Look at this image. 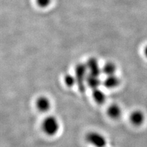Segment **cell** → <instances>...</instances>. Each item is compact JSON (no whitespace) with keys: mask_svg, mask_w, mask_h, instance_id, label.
<instances>
[{"mask_svg":"<svg viewBox=\"0 0 147 147\" xmlns=\"http://www.w3.org/2000/svg\"><path fill=\"white\" fill-rule=\"evenodd\" d=\"M105 147H106V146H105Z\"/></svg>","mask_w":147,"mask_h":147,"instance_id":"obj_15","label":"cell"},{"mask_svg":"<svg viewBox=\"0 0 147 147\" xmlns=\"http://www.w3.org/2000/svg\"><path fill=\"white\" fill-rule=\"evenodd\" d=\"M92 96L95 102L98 104H104L106 100V95L99 88L93 90Z\"/></svg>","mask_w":147,"mask_h":147,"instance_id":"obj_10","label":"cell"},{"mask_svg":"<svg viewBox=\"0 0 147 147\" xmlns=\"http://www.w3.org/2000/svg\"><path fill=\"white\" fill-rule=\"evenodd\" d=\"M86 84L90 88L94 90L98 88L101 85V81L99 77L88 74L86 77Z\"/></svg>","mask_w":147,"mask_h":147,"instance_id":"obj_9","label":"cell"},{"mask_svg":"<svg viewBox=\"0 0 147 147\" xmlns=\"http://www.w3.org/2000/svg\"><path fill=\"white\" fill-rule=\"evenodd\" d=\"M51 0H37V3H38V6L41 7H45L48 6Z\"/></svg>","mask_w":147,"mask_h":147,"instance_id":"obj_13","label":"cell"},{"mask_svg":"<svg viewBox=\"0 0 147 147\" xmlns=\"http://www.w3.org/2000/svg\"><path fill=\"white\" fill-rule=\"evenodd\" d=\"M85 139L88 144L94 147H105L107 145V140L105 137L98 132L91 131L87 133Z\"/></svg>","mask_w":147,"mask_h":147,"instance_id":"obj_2","label":"cell"},{"mask_svg":"<svg viewBox=\"0 0 147 147\" xmlns=\"http://www.w3.org/2000/svg\"><path fill=\"white\" fill-rule=\"evenodd\" d=\"M89 74L91 75L99 77L101 74V70L99 68L97 60L94 58H90L86 64Z\"/></svg>","mask_w":147,"mask_h":147,"instance_id":"obj_5","label":"cell"},{"mask_svg":"<svg viewBox=\"0 0 147 147\" xmlns=\"http://www.w3.org/2000/svg\"><path fill=\"white\" fill-rule=\"evenodd\" d=\"M144 52H145V55L146 56V57L147 58V46L145 47V50H144Z\"/></svg>","mask_w":147,"mask_h":147,"instance_id":"obj_14","label":"cell"},{"mask_svg":"<svg viewBox=\"0 0 147 147\" xmlns=\"http://www.w3.org/2000/svg\"><path fill=\"white\" fill-rule=\"evenodd\" d=\"M115 71H116V66L112 63H106L102 69V72L107 76L114 75Z\"/></svg>","mask_w":147,"mask_h":147,"instance_id":"obj_11","label":"cell"},{"mask_svg":"<svg viewBox=\"0 0 147 147\" xmlns=\"http://www.w3.org/2000/svg\"><path fill=\"white\" fill-rule=\"evenodd\" d=\"M64 82L67 86L72 87L77 84L76 78L72 75L67 74L64 77Z\"/></svg>","mask_w":147,"mask_h":147,"instance_id":"obj_12","label":"cell"},{"mask_svg":"<svg viewBox=\"0 0 147 147\" xmlns=\"http://www.w3.org/2000/svg\"><path fill=\"white\" fill-rule=\"evenodd\" d=\"M42 129L46 135L49 136L56 135L59 129V123L58 119L53 116L47 117L42 121Z\"/></svg>","mask_w":147,"mask_h":147,"instance_id":"obj_1","label":"cell"},{"mask_svg":"<svg viewBox=\"0 0 147 147\" xmlns=\"http://www.w3.org/2000/svg\"><path fill=\"white\" fill-rule=\"evenodd\" d=\"M86 65L84 64H77L76 67V78L77 80V84L80 91H85V82H86V77L87 76Z\"/></svg>","mask_w":147,"mask_h":147,"instance_id":"obj_3","label":"cell"},{"mask_svg":"<svg viewBox=\"0 0 147 147\" xmlns=\"http://www.w3.org/2000/svg\"><path fill=\"white\" fill-rule=\"evenodd\" d=\"M145 119L144 113L140 110H136L132 112L129 116V120L132 125L140 126L144 124Z\"/></svg>","mask_w":147,"mask_h":147,"instance_id":"obj_4","label":"cell"},{"mask_svg":"<svg viewBox=\"0 0 147 147\" xmlns=\"http://www.w3.org/2000/svg\"><path fill=\"white\" fill-rule=\"evenodd\" d=\"M119 83H120V81H119L118 77L114 74L108 76L106 79L103 82V85L105 88L109 89H113L117 87L119 85Z\"/></svg>","mask_w":147,"mask_h":147,"instance_id":"obj_8","label":"cell"},{"mask_svg":"<svg viewBox=\"0 0 147 147\" xmlns=\"http://www.w3.org/2000/svg\"><path fill=\"white\" fill-rule=\"evenodd\" d=\"M36 105L37 109L40 112H47L50 109L51 102H50V100L48 98L45 97V96H40L36 100Z\"/></svg>","mask_w":147,"mask_h":147,"instance_id":"obj_6","label":"cell"},{"mask_svg":"<svg viewBox=\"0 0 147 147\" xmlns=\"http://www.w3.org/2000/svg\"><path fill=\"white\" fill-rule=\"evenodd\" d=\"M107 114L109 118L113 119H118L121 116L122 110L117 104L110 105L107 110Z\"/></svg>","mask_w":147,"mask_h":147,"instance_id":"obj_7","label":"cell"}]
</instances>
